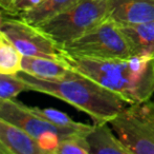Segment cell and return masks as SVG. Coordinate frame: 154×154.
<instances>
[{
	"label": "cell",
	"instance_id": "obj_10",
	"mask_svg": "<svg viewBox=\"0 0 154 154\" xmlns=\"http://www.w3.org/2000/svg\"><path fill=\"white\" fill-rule=\"evenodd\" d=\"M109 125V123H94L86 135L90 154H131Z\"/></svg>",
	"mask_w": 154,
	"mask_h": 154
},
{
	"label": "cell",
	"instance_id": "obj_11",
	"mask_svg": "<svg viewBox=\"0 0 154 154\" xmlns=\"http://www.w3.org/2000/svg\"><path fill=\"white\" fill-rule=\"evenodd\" d=\"M21 72L40 79H61L71 72V69L63 59H51L44 57L23 56Z\"/></svg>",
	"mask_w": 154,
	"mask_h": 154
},
{
	"label": "cell",
	"instance_id": "obj_2",
	"mask_svg": "<svg viewBox=\"0 0 154 154\" xmlns=\"http://www.w3.org/2000/svg\"><path fill=\"white\" fill-rule=\"evenodd\" d=\"M26 84L27 91L44 93L59 98L91 117L94 123H110L129 103L121 96L71 70L61 79H40L23 72L17 73Z\"/></svg>",
	"mask_w": 154,
	"mask_h": 154
},
{
	"label": "cell",
	"instance_id": "obj_4",
	"mask_svg": "<svg viewBox=\"0 0 154 154\" xmlns=\"http://www.w3.org/2000/svg\"><path fill=\"white\" fill-rule=\"evenodd\" d=\"M109 123L131 154H154V101L128 105Z\"/></svg>",
	"mask_w": 154,
	"mask_h": 154
},
{
	"label": "cell",
	"instance_id": "obj_9",
	"mask_svg": "<svg viewBox=\"0 0 154 154\" xmlns=\"http://www.w3.org/2000/svg\"><path fill=\"white\" fill-rule=\"evenodd\" d=\"M0 144L8 154H46L39 143L29 133L1 117Z\"/></svg>",
	"mask_w": 154,
	"mask_h": 154
},
{
	"label": "cell",
	"instance_id": "obj_17",
	"mask_svg": "<svg viewBox=\"0 0 154 154\" xmlns=\"http://www.w3.org/2000/svg\"><path fill=\"white\" fill-rule=\"evenodd\" d=\"M55 154H90V148L84 134H71L60 140Z\"/></svg>",
	"mask_w": 154,
	"mask_h": 154
},
{
	"label": "cell",
	"instance_id": "obj_5",
	"mask_svg": "<svg viewBox=\"0 0 154 154\" xmlns=\"http://www.w3.org/2000/svg\"><path fill=\"white\" fill-rule=\"evenodd\" d=\"M62 50L71 55L95 59H127L133 57L131 48L120 25L110 18L69 42Z\"/></svg>",
	"mask_w": 154,
	"mask_h": 154
},
{
	"label": "cell",
	"instance_id": "obj_18",
	"mask_svg": "<svg viewBox=\"0 0 154 154\" xmlns=\"http://www.w3.org/2000/svg\"><path fill=\"white\" fill-rule=\"evenodd\" d=\"M43 0H13L12 8H11L10 14L11 16H18L21 13L26 12L38 5Z\"/></svg>",
	"mask_w": 154,
	"mask_h": 154
},
{
	"label": "cell",
	"instance_id": "obj_20",
	"mask_svg": "<svg viewBox=\"0 0 154 154\" xmlns=\"http://www.w3.org/2000/svg\"><path fill=\"white\" fill-rule=\"evenodd\" d=\"M0 154H8V151H6L5 149H4L3 147H2L1 144H0Z\"/></svg>",
	"mask_w": 154,
	"mask_h": 154
},
{
	"label": "cell",
	"instance_id": "obj_22",
	"mask_svg": "<svg viewBox=\"0 0 154 154\" xmlns=\"http://www.w3.org/2000/svg\"><path fill=\"white\" fill-rule=\"evenodd\" d=\"M153 55H154V54H153Z\"/></svg>",
	"mask_w": 154,
	"mask_h": 154
},
{
	"label": "cell",
	"instance_id": "obj_19",
	"mask_svg": "<svg viewBox=\"0 0 154 154\" xmlns=\"http://www.w3.org/2000/svg\"><path fill=\"white\" fill-rule=\"evenodd\" d=\"M13 0H0V10L5 14H10Z\"/></svg>",
	"mask_w": 154,
	"mask_h": 154
},
{
	"label": "cell",
	"instance_id": "obj_7",
	"mask_svg": "<svg viewBox=\"0 0 154 154\" xmlns=\"http://www.w3.org/2000/svg\"><path fill=\"white\" fill-rule=\"evenodd\" d=\"M0 29L11 38L22 56L62 59L63 50L53 39L19 17L1 15Z\"/></svg>",
	"mask_w": 154,
	"mask_h": 154
},
{
	"label": "cell",
	"instance_id": "obj_21",
	"mask_svg": "<svg viewBox=\"0 0 154 154\" xmlns=\"http://www.w3.org/2000/svg\"><path fill=\"white\" fill-rule=\"evenodd\" d=\"M0 17H1V13H0Z\"/></svg>",
	"mask_w": 154,
	"mask_h": 154
},
{
	"label": "cell",
	"instance_id": "obj_3",
	"mask_svg": "<svg viewBox=\"0 0 154 154\" xmlns=\"http://www.w3.org/2000/svg\"><path fill=\"white\" fill-rule=\"evenodd\" d=\"M107 18L109 0H78L72 6L37 28L62 49Z\"/></svg>",
	"mask_w": 154,
	"mask_h": 154
},
{
	"label": "cell",
	"instance_id": "obj_14",
	"mask_svg": "<svg viewBox=\"0 0 154 154\" xmlns=\"http://www.w3.org/2000/svg\"><path fill=\"white\" fill-rule=\"evenodd\" d=\"M29 111L34 113L40 118L44 119V120L48 121V123H53L55 126H58L60 128H64V129L73 130V131L80 132L87 135L90 131L92 130L93 125H87V123H78L71 119L67 114L64 112H61L57 109H53V108H46V109H42L39 107H29Z\"/></svg>",
	"mask_w": 154,
	"mask_h": 154
},
{
	"label": "cell",
	"instance_id": "obj_8",
	"mask_svg": "<svg viewBox=\"0 0 154 154\" xmlns=\"http://www.w3.org/2000/svg\"><path fill=\"white\" fill-rule=\"evenodd\" d=\"M109 18L119 25L154 20V0H109Z\"/></svg>",
	"mask_w": 154,
	"mask_h": 154
},
{
	"label": "cell",
	"instance_id": "obj_15",
	"mask_svg": "<svg viewBox=\"0 0 154 154\" xmlns=\"http://www.w3.org/2000/svg\"><path fill=\"white\" fill-rule=\"evenodd\" d=\"M22 54L0 29V74H17L21 71Z\"/></svg>",
	"mask_w": 154,
	"mask_h": 154
},
{
	"label": "cell",
	"instance_id": "obj_13",
	"mask_svg": "<svg viewBox=\"0 0 154 154\" xmlns=\"http://www.w3.org/2000/svg\"><path fill=\"white\" fill-rule=\"evenodd\" d=\"M78 0H43L35 8L21 13L16 17H19L29 25L37 27L61 14L72 6Z\"/></svg>",
	"mask_w": 154,
	"mask_h": 154
},
{
	"label": "cell",
	"instance_id": "obj_16",
	"mask_svg": "<svg viewBox=\"0 0 154 154\" xmlns=\"http://www.w3.org/2000/svg\"><path fill=\"white\" fill-rule=\"evenodd\" d=\"M27 86L17 74H0V101L15 99Z\"/></svg>",
	"mask_w": 154,
	"mask_h": 154
},
{
	"label": "cell",
	"instance_id": "obj_6",
	"mask_svg": "<svg viewBox=\"0 0 154 154\" xmlns=\"http://www.w3.org/2000/svg\"><path fill=\"white\" fill-rule=\"evenodd\" d=\"M0 117L20 127L34 137L46 154H55L60 140L71 134H83L64 129L40 118L16 99L0 101ZM86 135V134H84Z\"/></svg>",
	"mask_w": 154,
	"mask_h": 154
},
{
	"label": "cell",
	"instance_id": "obj_12",
	"mask_svg": "<svg viewBox=\"0 0 154 154\" xmlns=\"http://www.w3.org/2000/svg\"><path fill=\"white\" fill-rule=\"evenodd\" d=\"M133 56L154 54V20L142 23L120 25Z\"/></svg>",
	"mask_w": 154,
	"mask_h": 154
},
{
	"label": "cell",
	"instance_id": "obj_1",
	"mask_svg": "<svg viewBox=\"0 0 154 154\" xmlns=\"http://www.w3.org/2000/svg\"><path fill=\"white\" fill-rule=\"evenodd\" d=\"M62 59L71 70L112 91L129 105L148 100L154 93V55L95 59L63 51Z\"/></svg>",
	"mask_w": 154,
	"mask_h": 154
}]
</instances>
